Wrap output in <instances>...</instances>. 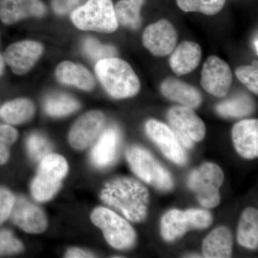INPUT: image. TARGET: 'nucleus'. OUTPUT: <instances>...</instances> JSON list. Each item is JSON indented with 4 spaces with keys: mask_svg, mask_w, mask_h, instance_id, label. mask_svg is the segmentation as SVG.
<instances>
[{
    "mask_svg": "<svg viewBox=\"0 0 258 258\" xmlns=\"http://www.w3.org/2000/svg\"><path fill=\"white\" fill-rule=\"evenodd\" d=\"M100 198L103 203L133 222L144 221L147 217L149 193L137 179L117 177L105 184Z\"/></svg>",
    "mask_w": 258,
    "mask_h": 258,
    "instance_id": "f257e3e1",
    "label": "nucleus"
},
{
    "mask_svg": "<svg viewBox=\"0 0 258 258\" xmlns=\"http://www.w3.org/2000/svg\"><path fill=\"white\" fill-rule=\"evenodd\" d=\"M95 71L103 87L113 98H130L140 90L138 76L124 60L114 57L103 59L96 62Z\"/></svg>",
    "mask_w": 258,
    "mask_h": 258,
    "instance_id": "f03ea898",
    "label": "nucleus"
},
{
    "mask_svg": "<svg viewBox=\"0 0 258 258\" xmlns=\"http://www.w3.org/2000/svg\"><path fill=\"white\" fill-rule=\"evenodd\" d=\"M71 20L78 28L88 31L112 33L118 27L111 0H88L71 13Z\"/></svg>",
    "mask_w": 258,
    "mask_h": 258,
    "instance_id": "7ed1b4c3",
    "label": "nucleus"
},
{
    "mask_svg": "<svg viewBox=\"0 0 258 258\" xmlns=\"http://www.w3.org/2000/svg\"><path fill=\"white\" fill-rule=\"evenodd\" d=\"M125 157L132 171L146 183L161 191L172 189L174 181L170 173L149 151L139 146H131Z\"/></svg>",
    "mask_w": 258,
    "mask_h": 258,
    "instance_id": "20e7f679",
    "label": "nucleus"
},
{
    "mask_svg": "<svg viewBox=\"0 0 258 258\" xmlns=\"http://www.w3.org/2000/svg\"><path fill=\"white\" fill-rule=\"evenodd\" d=\"M69 170L67 161L57 154H47L40 161L37 175L32 181L31 192L40 203L48 201L60 189Z\"/></svg>",
    "mask_w": 258,
    "mask_h": 258,
    "instance_id": "39448f33",
    "label": "nucleus"
},
{
    "mask_svg": "<svg viewBox=\"0 0 258 258\" xmlns=\"http://www.w3.org/2000/svg\"><path fill=\"white\" fill-rule=\"evenodd\" d=\"M91 221L101 229L108 244L117 249L133 247L137 240L135 230L126 220L109 209L97 208L91 215Z\"/></svg>",
    "mask_w": 258,
    "mask_h": 258,
    "instance_id": "423d86ee",
    "label": "nucleus"
},
{
    "mask_svg": "<svg viewBox=\"0 0 258 258\" xmlns=\"http://www.w3.org/2000/svg\"><path fill=\"white\" fill-rule=\"evenodd\" d=\"M212 216L208 210L189 209L186 211L169 210L161 220V234L167 242L179 238L188 231L203 230L212 225Z\"/></svg>",
    "mask_w": 258,
    "mask_h": 258,
    "instance_id": "0eeeda50",
    "label": "nucleus"
},
{
    "mask_svg": "<svg viewBox=\"0 0 258 258\" xmlns=\"http://www.w3.org/2000/svg\"><path fill=\"white\" fill-rule=\"evenodd\" d=\"M223 181L221 168L208 162L190 174L188 186L196 194L199 203L203 207L214 208L220 203V189Z\"/></svg>",
    "mask_w": 258,
    "mask_h": 258,
    "instance_id": "6e6552de",
    "label": "nucleus"
},
{
    "mask_svg": "<svg viewBox=\"0 0 258 258\" xmlns=\"http://www.w3.org/2000/svg\"><path fill=\"white\" fill-rule=\"evenodd\" d=\"M167 117L171 130L182 147L191 149L195 142H201L205 137V123L192 108L173 107L168 112Z\"/></svg>",
    "mask_w": 258,
    "mask_h": 258,
    "instance_id": "1a4fd4ad",
    "label": "nucleus"
},
{
    "mask_svg": "<svg viewBox=\"0 0 258 258\" xmlns=\"http://www.w3.org/2000/svg\"><path fill=\"white\" fill-rule=\"evenodd\" d=\"M145 129L148 137L167 159L178 165L186 164V153L171 128L157 120L151 119L146 123Z\"/></svg>",
    "mask_w": 258,
    "mask_h": 258,
    "instance_id": "9d476101",
    "label": "nucleus"
},
{
    "mask_svg": "<svg viewBox=\"0 0 258 258\" xmlns=\"http://www.w3.org/2000/svg\"><path fill=\"white\" fill-rule=\"evenodd\" d=\"M232 72L228 64L217 56H211L204 64L201 84L204 89L217 98H222L230 91Z\"/></svg>",
    "mask_w": 258,
    "mask_h": 258,
    "instance_id": "9b49d317",
    "label": "nucleus"
},
{
    "mask_svg": "<svg viewBox=\"0 0 258 258\" xmlns=\"http://www.w3.org/2000/svg\"><path fill=\"white\" fill-rule=\"evenodd\" d=\"M177 33L170 22L159 20L149 25L143 35L144 47L157 57L169 55L176 46Z\"/></svg>",
    "mask_w": 258,
    "mask_h": 258,
    "instance_id": "f8f14e48",
    "label": "nucleus"
},
{
    "mask_svg": "<svg viewBox=\"0 0 258 258\" xmlns=\"http://www.w3.org/2000/svg\"><path fill=\"white\" fill-rule=\"evenodd\" d=\"M106 118L102 112L91 111L76 120L69 134V142L77 150H83L96 140L104 126Z\"/></svg>",
    "mask_w": 258,
    "mask_h": 258,
    "instance_id": "ddd939ff",
    "label": "nucleus"
},
{
    "mask_svg": "<svg viewBox=\"0 0 258 258\" xmlns=\"http://www.w3.org/2000/svg\"><path fill=\"white\" fill-rule=\"evenodd\" d=\"M43 52L41 44L31 40L15 42L4 52L5 63L17 75L26 74L35 66Z\"/></svg>",
    "mask_w": 258,
    "mask_h": 258,
    "instance_id": "4468645a",
    "label": "nucleus"
},
{
    "mask_svg": "<svg viewBox=\"0 0 258 258\" xmlns=\"http://www.w3.org/2000/svg\"><path fill=\"white\" fill-rule=\"evenodd\" d=\"M10 217L15 225L28 233H42L47 227V217L43 210L25 198H15Z\"/></svg>",
    "mask_w": 258,
    "mask_h": 258,
    "instance_id": "2eb2a0df",
    "label": "nucleus"
},
{
    "mask_svg": "<svg viewBox=\"0 0 258 258\" xmlns=\"http://www.w3.org/2000/svg\"><path fill=\"white\" fill-rule=\"evenodd\" d=\"M120 144V134L115 127L111 126L103 132L93 146L91 159L93 165L100 169L112 165L118 157Z\"/></svg>",
    "mask_w": 258,
    "mask_h": 258,
    "instance_id": "dca6fc26",
    "label": "nucleus"
},
{
    "mask_svg": "<svg viewBox=\"0 0 258 258\" xmlns=\"http://www.w3.org/2000/svg\"><path fill=\"white\" fill-rule=\"evenodd\" d=\"M46 8L40 0H0V20L12 25L28 17H42Z\"/></svg>",
    "mask_w": 258,
    "mask_h": 258,
    "instance_id": "f3484780",
    "label": "nucleus"
},
{
    "mask_svg": "<svg viewBox=\"0 0 258 258\" xmlns=\"http://www.w3.org/2000/svg\"><path fill=\"white\" fill-rule=\"evenodd\" d=\"M236 151L243 158L254 159L258 156V121L246 119L236 123L232 131Z\"/></svg>",
    "mask_w": 258,
    "mask_h": 258,
    "instance_id": "a211bd4d",
    "label": "nucleus"
},
{
    "mask_svg": "<svg viewBox=\"0 0 258 258\" xmlns=\"http://www.w3.org/2000/svg\"><path fill=\"white\" fill-rule=\"evenodd\" d=\"M161 91L168 99L189 108H198L203 102V97L198 90L187 83L172 78L163 81Z\"/></svg>",
    "mask_w": 258,
    "mask_h": 258,
    "instance_id": "6ab92c4d",
    "label": "nucleus"
},
{
    "mask_svg": "<svg viewBox=\"0 0 258 258\" xmlns=\"http://www.w3.org/2000/svg\"><path fill=\"white\" fill-rule=\"evenodd\" d=\"M202 59V49L198 43L184 41L176 47L171 56V69L174 74L183 76L192 72Z\"/></svg>",
    "mask_w": 258,
    "mask_h": 258,
    "instance_id": "aec40b11",
    "label": "nucleus"
},
{
    "mask_svg": "<svg viewBox=\"0 0 258 258\" xmlns=\"http://www.w3.org/2000/svg\"><path fill=\"white\" fill-rule=\"evenodd\" d=\"M55 76L57 81L62 84L71 85L83 91H91L94 88V79L90 71L84 66L70 61L58 64Z\"/></svg>",
    "mask_w": 258,
    "mask_h": 258,
    "instance_id": "412c9836",
    "label": "nucleus"
},
{
    "mask_svg": "<svg viewBox=\"0 0 258 258\" xmlns=\"http://www.w3.org/2000/svg\"><path fill=\"white\" fill-rule=\"evenodd\" d=\"M232 234L228 228L218 227L212 231L203 244L204 257L207 258H227L232 255Z\"/></svg>",
    "mask_w": 258,
    "mask_h": 258,
    "instance_id": "4be33fe9",
    "label": "nucleus"
},
{
    "mask_svg": "<svg viewBox=\"0 0 258 258\" xmlns=\"http://www.w3.org/2000/svg\"><path fill=\"white\" fill-rule=\"evenodd\" d=\"M35 114V106L30 100L18 98L7 102L0 108V118L10 125L26 123Z\"/></svg>",
    "mask_w": 258,
    "mask_h": 258,
    "instance_id": "5701e85b",
    "label": "nucleus"
},
{
    "mask_svg": "<svg viewBox=\"0 0 258 258\" xmlns=\"http://www.w3.org/2000/svg\"><path fill=\"white\" fill-rule=\"evenodd\" d=\"M237 242L242 247L254 249L258 246V212L249 208L242 212L237 228Z\"/></svg>",
    "mask_w": 258,
    "mask_h": 258,
    "instance_id": "b1692460",
    "label": "nucleus"
},
{
    "mask_svg": "<svg viewBox=\"0 0 258 258\" xmlns=\"http://www.w3.org/2000/svg\"><path fill=\"white\" fill-rule=\"evenodd\" d=\"M145 0H120L114 7L118 24L137 30L142 25L141 10Z\"/></svg>",
    "mask_w": 258,
    "mask_h": 258,
    "instance_id": "393cba45",
    "label": "nucleus"
},
{
    "mask_svg": "<svg viewBox=\"0 0 258 258\" xmlns=\"http://www.w3.org/2000/svg\"><path fill=\"white\" fill-rule=\"evenodd\" d=\"M253 110V101L246 94L237 95L222 101L216 107L217 113L226 118H241L250 114Z\"/></svg>",
    "mask_w": 258,
    "mask_h": 258,
    "instance_id": "a878e982",
    "label": "nucleus"
},
{
    "mask_svg": "<svg viewBox=\"0 0 258 258\" xmlns=\"http://www.w3.org/2000/svg\"><path fill=\"white\" fill-rule=\"evenodd\" d=\"M80 108L79 102L64 94L49 97L45 103L46 113L52 117H62L71 114Z\"/></svg>",
    "mask_w": 258,
    "mask_h": 258,
    "instance_id": "bb28decb",
    "label": "nucleus"
},
{
    "mask_svg": "<svg viewBox=\"0 0 258 258\" xmlns=\"http://www.w3.org/2000/svg\"><path fill=\"white\" fill-rule=\"evenodd\" d=\"M226 0H176L178 6L183 11L214 15L220 13L225 6Z\"/></svg>",
    "mask_w": 258,
    "mask_h": 258,
    "instance_id": "cd10ccee",
    "label": "nucleus"
},
{
    "mask_svg": "<svg viewBox=\"0 0 258 258\" xmlns=\"http://www.w3.org/2000/svg\"><path fill=\"white\" fill-rule=\"evenodd\" d=\"M83 50L84 53L93 61L113 57L116 55V50L113 46L103 45L96 39L87 37L83 42Z\"/></svg>",
    "mask_w": 258,
    "mask_h": 258,
    "instance_id": "c85d7f7f",
    "label": "nucleus"
},
{
    "mask_svg": "<svg viewBox=\"0 0 258 258\" xmlns=\"http://www.w3.org/2000/svg\"><path fill=\"white\" fill-rule=\"evenodd\" d=\"M29 155L33 160L40 161L52 151L50 144L43 136L32 134L27 140Z\"/></svg>",
    "mask_w": 258,
    "mask_h": 258,
    "instance_id": "c756f323",
    "label": "nucleus"
},
{
    "mask_svg": "<svg viewBox=\"0 0 258 258\" xmlns=\"http://www.w3.org/2000/svg\"><path fill=\"white\" fill-rule=\"evenodd\" d=\"M236 76L241 82L247 86L252 92L258 93L257 62L254 61L251 66H244L236 69Z\"/></svg>",
    "mask_w": 258,
    "mask_h": 258,
    "instance_id": "7c9ffc66",
    "label": "nucleus"
},
{
    "mask_svg": "<svg viewBox=\"0 0 258 258\" xmlns=\"http://www.w3.org/2000/svg\"><path fill=\"white\" fill-rule=\"evenodd\" d=\"M23 243L11 232L0 231V255L19 253L23 250Z\"/></svg>",
    "mask_w": 258,
    "mask_h": 258,
    "instance_id": "2f4dec72",
    "label": "nucleus"
},
{
    "mask_svg": "<svg viewBox=\"0 0 258 258\" xmlns=\"http://www.w3.org/2000/svg\"><path fill=\"white\" fill-rule=\"evenodd\" d=\"M15 201V196L11 191L0 188V225L11 215Z\"/></svg>",
    "mask_w": 258,
    "mask_h": 258,
    "instance_id": "473e14b6",
    "label": "nucleus"
},
{
    "mask_svg": "<svg viewBox=\"0 0 258 258\" xmlns=\"http://www.w3.org/2000/svg\"><path fill=\"white\" fill-rule=\"evenodd\" d=\"M88 0H52V9L57 14L63 15L72 13Z\"/></svg>",
    "mask_w": 258,
    "mask_h": 258,
    "instance_id": "72a5a7b5",
    "label": "nucleus"
},
{
    "mask_svg": "<svg viewBox=\"0 0 258 258\" xmlns=\"http://www.w3.org/2000/svg\"><path fill=\"white\" fill-rule=\"evenodd\" d=\"M16 129L9 124H0V142L5 144L15 143L18 139Z\"/></svg>",
    "mask_w": 258,
    "mask_h": 258,
    "instance_id": "f704fd0d",
    "label": "nucleus"
},
{
    "mask_svg": "<svg viewBox=\"0 0 258 258\" xmlns=\"http://www.w3.org/2000/svg\"><path fill=\"white\" fill-rule=\"evenodd\" d=\"M94 257V254L79 248L69 249L66 254V257L68 258H88Z\"/></svg>",
    "mask_w": 258,
    "mask_h": 258,
    "instance_id": "c9c22d12",
    "label": "nucleus"
},
{
    "mask_svg": "<svg viewBox=\"0 0 258 258\" xmlns=\"http://www.w3.org/2000/svg\"><path fill=\"white\" fill-rule=\"evenodd\" d=\"M10 153L6 144L0 142V164H4L9 159Z\"/></svg>",
    "mask_w": 258,
    "mask_h": 258,
    "instance_id": "e433bc0d",
    "label": "nucleus"
},
{
    "mask_svg": "<svg viewBox=\"0 0 258 258\" xmlns=\"http://www.w3.org/2000/svg\"><path fill=\"white\" fill-rule=\"evenodd\" d=\"M5 64L4 57L0 54V76L4 73Z\"/></svg>",
    "mask_w": 258,
    "mask_h": 258,
    "instance_id": "4c0bfd02",
    "label": "nucleus"
},
{
    "mask_svg": "<svg viewBox=\"0 0 258 258\" xmlns=\"http://www.w3.org/2000/svg\"><path fill=\"white\" fill-rule=\"evenodd\" d=\"M254 49L256 50V52H258V48H257V39L256 38V40H254Z\"/></svg>",
    "mask_w": 258,
    "mask_h": 258,
    "instance_id": "58836bf2",
    "label": "nucleus"
}]
</instances>
